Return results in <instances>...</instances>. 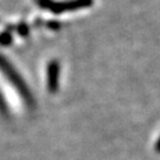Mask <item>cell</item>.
<instances>
[{
    "label": "cell",
    "mask_w": 160,
    "mask_h": 160,
    "mask_svg": "<svg viewBox=\"0 0 160 160\" xmlns=\"http://www.w3.org/2000/svg\"><path fill=\"white\" fill-rule=\"evenodd\" d=\"M155 151H157L158 153H160V138L158 139L157 143H155Z\"/></svg>",
    "instance_id": "6da1fadb"
}]
</instances>
